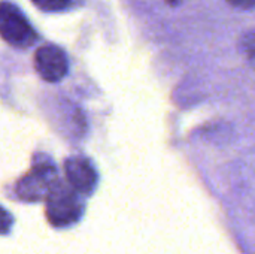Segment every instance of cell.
Here are the masks:
<instances>
[{
  "label": "cell",
  "instance_id": "6da1fadb",
  "mask_svg": "<svg viewBox=\"0 0 255 254\" xmlns=\"http://www.w3.org/2000/svg\"><path fill=\"white\" fill-rule=\"evenodd\" d=\"M46 219L51 226L64 229L79 222L84 204L78 192L69 184L57 180L46 195Z\"/></svg>",
  "mask_w": 255,
  "mask_h": 254
},
{
  "label": "cell",
  "instance_id": "7a4b0ae2",
  "mask_svg": "<svg viewBox=\"0 0 255 254\" xmlns=\"http://www.w3.org/2000/svg\"><path fill=\"white\" fill-rule=\"evenodd\" d=\"M58 180L55 165L48 157H36L31 169L18 180L15 184V193L19 201L39 202L46 198L52 184Z\"/></svg>",
  "mask_w": 255,
  "mask_h": 254
},
{
  "label": "cell",
  "instance_id": "3957f363",
  "mask_svg": "<svg viewBox=\"0 0 255 254\" xmlns=\"http://www.w3.org/2000/svg\"><path fill=\"white\" fill-rule=\"evenodd\" d=\"M0 36L15 48H28L37 40L24 12L10 1H0Z\"/></svg>",
  "mask_w": 255,
  "mask_h": 254
},
{
  "label": "cell",
  "instance_id": "277c9868",
  "mask_svg": "<svg viewBox=\"0 0 255 254\" xmlns=\"http://www.w3.org/2000/svg\"><path fill=\"white\" fill-rule=\"evenodd\" d=\"M34 67L42 79L48 82H58L69 72V60L60 46L46 43L37 48L34 54Z\"/></svg>",
  "mask_w": 255,
  "mask_h": 254
},
{
  "label": "cell",
  "instance_id": "5b68a950",
  "mask_svg": "<svg viewBox=\"0 0 255 254\" xmlns=\"http://www.w3.org/2000/svg\"><path fill=\"white\" fill-rule=\"evenodd\" d=\"M64 172L69 184L78 193L91 195L97 186V171L87 157H69L64 162Z\"/></svg>",
  "mask_w": 255,
  "mask_h": 254
},
{
  "label": "cell",
  "instance_id": "8992f818",
  "mask_svg": "<svg viewBox=\"0 0 255 254\" xmlns=\"http://www.w3.org/2000/svg\"><path fill=\"white\" fill-rule=\"evenodd\" d=\"M241 51L244 52V55L250 60V63L255 67V28L247 31L242 37H241Z\"/></svg>",
  "mask_w": 255,
  "mask_h": 254
},
{
  "label": "cell",
  "instance_id": "52a82bcc",
  "mask_svg": "<svg viewBox=\"0 0 255 254\" xmlns=\"http://www.w3.org/2000/svg\"><path fill=\"white\" fill-rule=\"evenodd\" d=\"M40 10L45 12H58L64 10L72 4V0H31Z\"/></svg>",
  "mask_w": 255,
  "mask_h": 254
},
{
  "label": "cell",
  "instance_id": "ba28073f",
  "mask_svg": "<svg viewBox=\"0 0 255 254\" xmlns=\"http://www.w3.org/2000/svg\"><path fill=\"white\" fill-rule=\"evenodd\" d=\"M13 217L0 205V235H7L12 229Z\"/></svg>",
  "mask_w": 255,
  "mask_h": 254
},
{
  "label": "cell",
  "instance_id": "9c48e42d",
  "mask_svg": "<svg viewBox=\"0 0 255 254\" xmlns=\"http://www.w3.org/2000/svg\"><path fill=\"white\" fill-rule=\"evenodd\" d=\"M229 4L239 7V9H251L255 7V0H226Z\"/></svg>",
  "mask_w": 255,
  "mask_h": 254
}]
</instances>
